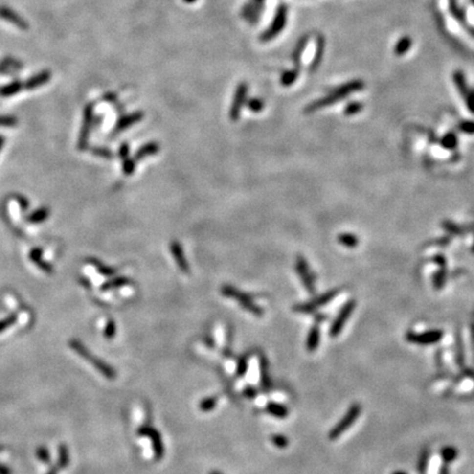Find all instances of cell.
<instances>
[{"instance_id":"1","label":"cell","mask_w":474,"mask_h":474,"mask_svg":"<svg viewBox=\"0 0 474 474\" xmlns=\"http://www.w3.org/2000/svg\"><path fill=\"white\" fill-rule=\"evenodd\" d=\"M69 347L73 349L76 354L80 356L81 358H84L86 361L91 363L94 369L97 371L102 374L103 377L107 378L108 380H114L116 378V371L113 367H111L109 363H107L106 361H103L102 359L99 358V357L93 356L90 350L86 347L83 342L78 339H71L69 340Z\"/></svg>"},{"instance_id":"2","label":"cell","mask_w":474,"mask_h":474,"mask_svg":"<svg viewBox=\"0 0 474 474\" xmlns=\"http://www.w3.org/2000/svg\"><path fill=\"white\" fill-rule=\"evenodd\" d=\"M362 87H363V84L359 80H356V81H353V83L347 84L345 86H342V87H339L338 89H336L335 91H333L331 94H328L327 97H325L323 99H320V100H317V101H315L313 103H311L310 106L306 107L305 111L306 112H313V111L320 109V108L328 107L329 105H332V103H335L337 101H339L340 99H344L347 96V94H349L351 92H355V91H357V90H361V89H362Z\"/></svg>"},{"instance_id":"3","label":"cell","mask_w":474,"mask_h":474,"mask_svg":"<svg viewBox=\"0 0 474 474\" xmlns=\"http://www.w3.org/2000/svg\"><path fill=\"white\" fill-rule=\"evenodd\" d=\"M221 293H222L224 296L231 297V299L238 302L239 305H241L244 310H246L247 312L254 314L256 316H261L264 314V310L261 309L254 300H252V297L249 294H247L245 292H242L235 287L231 286V284H225V286H223L222 289H221Z\"/></svg>"},{"instance_id":"4","label":"cell","mask_w":474,"mask_h":474,"mask_svg":"<svg viewBox=\"0 0 474 474\" xmlns=\"http://www.w3.org/2000/svg\"><path fill=\"white\" fill-rule=\"evenodd\" d=\"M361 410L362 407L358 403H354L350 406L347 410L345 416L342 417L339 422H338L335 426H334L331 431L328 434V438L331 440H336L337 438H339L344 432L348 429L349 427H351L357 421V418L360 416Z\"/></svg>"},{"instance_id":"5","label":"cell","mask_w":474,"mask_h":474,"mask_svg":"<svg viewBox=\"0 0 474 474\" xmlns=\"http://www.w3.org/2000/svg\"><path fill=\"white\" fill-rule=\"evenodd\" d=\"M442 336H444V332L441 329H431V331H426L423 333L407 332L405 338L410 344L427 346L437 344L438 341L441 340Z\"/></svg>"},{"instance_id":"6","label":"cell","mask_w":474,"mask_h":474,"mask_svg":"<svg viewBox=\"0 0 474 474\" xmlns=\"http://www.w3.org/2000/svg\"><path fill=\"white\" fill-rule=\"evenodd\" d=\"M355 308H356L355 300H349L348 302H346V303L342 305V308L340 309L339 312H338L336 318L334 319V322L331 325V328H329V336L335 338L339 335L342 331V328L345 327L346 322L350 317V315L353 314Z\"/></svg>"},{"instance_id":"7","label":"cell","mask_w":474,"mask_h":474,"mask_svg":"<svg viewBox=\"0 0 474 474\" xmlns=\"http://www.w3.org/2000/svg\"><path fill=\"white\" fill-rule=\"evenodd\" d=\"M137 435L150 438L153 445V450H154L155 459L161 460L165 454V448L159 431L152 426H143L137 430Z\"/></svg>"},{"instance_id":"8","label":"cell","mask_w":474,"mask_h":474,"mask_svg":"<svg viewBox=\"0 0 474 474\" xmlns=\"http://www.w3.org/2000/svg\"><path fill=\"white\" fill-rule=\"evenodd\" d=\"M337 294H338L337 289H335V290H332V291H328V292L325 293V294L319 295V296L316 297V299H314L313 301L309 302V303L294 305L293 311H295V312H299V313H312V312H314L315 310H317L318 308H320V306L329 303V302H331Z\"/></svg>"},{"instance_id":"9","label":"cell","mask_w":474,"mask_h":474,"mask_svg":"<svg viewBox=\"0 0 474 474\" xmlns=\"http://www.w3.org/2000/svg\"><path fill=\"white\" fill-rule=\"evenodd\" d=\"M93 119V109L91 105H88L85 108L84 111V120L83 125H81L80 135L78 138V148L79 151H85L88 146V139L90 135V131L92 128V120Z\"/></svg>"},{"instance_id":"10","label":"cell","mask_w":474,"mask_h":474,"mask_svg":"<svg viewBox=\"0 0 474 474\" xmlns=\"http://www.w3.org/2000/svg\"><path fill=\"white\" fill-rule=\"evenodd\" d=\"M295 268L297 274H299L302 282H303L304 287L310 294H314L315 293V283H314V277L311 270L309 268V265L306 263V260L302 256H299L296 258V264Z\"/></svg>"},{"instance_id":"11","label":"cell","mask_w":474,"mask_h":474,"mask_svg":"<svg viewBox=\"0 0 474 474\" xmlns=\"http://www.w3.org/2000/svg\"><path fill=\"white\" fill-rule=\"evenodd\" d=\"M247 91H248V88H247V85L245 84H241L237 87L235 91V96H234L233 102H232L231 110H229V119L232 121H237L239 119V116H241L242 108L246 102Z\"/></svg>"},{"instance_id":"12","label":"cell","mask_w":474,"mask_h":474,"mask_svg":"<svg viewBox=\"0 0 474 474\" xmlns=\"http://www.w3.org/2000/svg\"><path fill=\"white\" fill-rule=\"evenodd\" d=\"M170 252H171V256H173V258L176 261V264H177L178 268L181 270V272L189 273V271H190V268H189L188 260L186 258V256H184V252H183L181 245H180V244L177 241L171 242Z\"/></svg>"},{"instance_id":"13","label":"cell","mask_w":474,"mask_h":474,"mask_svg":"<svg viewBox=\"0 0 474 474\" xmlns=\"http://www.w3.org/2000/svg\"><path fill=\"white\" fill-rule=\"evenodd\" d=\"M143 118H144V113H143V112H139V111L133 112V113H131V114L122 116V118L118 122H116L115 128L113 130V133L118 134V133L123 132L124 130L129 129L132 125L138 123L139 121L143 120Z\"/></svg>"},{"instance_id":"14","label":"cell","mask_w":474,"mask_h":474,"mask_svg":"<svg viewBox=\"0 0 474 474\" xmlns=\"http://www.w3.org/2000/svg\"><path fill=\"white\" fill-rule=\"evenodd\" d=\"M259 371H260L261 387H263V390L265 391H269L272 386V382H271V379H270L268 360L264 355H261L259 358Z\"/></svg>"},{"instance_id":"15","label":"cell","mask_w":474,"mask_h":474,"mask_svg":"<svg viewBox=\"0 0 474 474\" xmlns=\"http://www.w3.org/2000/svg\"><path fill=\"white\" fill-rule=\"evenodd\" d=\"M284 23H286V7L282 6V7L279 8V11H278L277 16H276V19H274L273 24L271 25V28H270L268 32L265 34L264 39L268 40V39H271L272 37H274V35L279 33L280 31L283 29Z\"/></svg>"},{"instance_id":"16","label":"cell","mask_w":474,"mask_h":474,"mask_svg":"<svg viewBox=\"0 0 474 474\" xmlns=\"http://www.w3.org/2000/svg\"><path fill=\"white\" fill-rule=\"evenodd\" d=\"M319 340H320L319 326L317 324H315L311 327L308 338H306V349H308L310 353H313V351H315L318 348Z\"/></svg>"},{"instance_id":"17","label":"cell","mask_w":474,"mask_h":474,"mask_svg":"<svg viewBox=\"0 0 474 474\" xmlns=\"http://www.w3.org/2000/svg\"><path fill=\"white\" fill-rule=\"evenodd\" d=\"M0 17H1L2 19H4V20L10 21L11 23L18 25L21 29L28 28V24L25 23V21L22 20L16 12H13L11 10V9L6 8V7H0Z\"/></svg>"},{"instance_id":"18","label":"cell","mask_w":474,"mask_h":474,"mask_svg":"<svg viewBox=\"0 0 474 474\" xmlns=\"http://www.w3.org/2000/svg\"><path fill=\"white\" fill-rule=\"evenodd\" d=\"M159 152V145L156 142H150L143 145L139 150L135 153L134 159L135 160H142L144 158L148 156H153Z\"/></svg>"},{"instance_id":"19","label":"cell","mask_w":474,"mask_h":474,"mask_svg":"<svg viewBox=\"0 0 474 474\" xmlns=\"http://www.w3.org/2000/svg\"><path fill=\"white\" fill-rule=\"evenodd\" d=\"M69 450L68 447L65 444H60L57 447V466L62 470H64L69 466Z\"/></svg>"},{"instance_id":"20","label":"cell","mask_w":474,"mask_h":474,"mask_svg":"<svg viewBox=\"0 0 474 474\" xmlns=\"http://www.w3.org/2000/svg\"><path fill=\"white\" fill-rule=\"evenodd\" d=\"M49 78H51V73L47 70H44L42 73H40L37 76H34V77L29 79L28 83L25 84V89L31 90L38 88L40 86L46 84Z\"/></svg>"},{"instance_id":"21","label":"cell","mask_w":474,"mask_h":474,"mask_svg":"<svg viewBox=\"0 0 474 474\" xmlns=\"http://www.w3.org/2000/svg\"><path fill=\"white\" fill-rule=\"evenodd\" d=\"M130 279L126 277H115L113 279L109 280V281H106L101 286V291H110L114 290V289L122 288L124 286H128L130 283Z\"/></svg>"},{"instance_id":"22","label":"cell","mask_w":474,"mask_h":474,"mask_svg":"<svg viewBox=\"0 0 474 474\" xmlns=\"http://www.w3.org/2000/svg\"><path fill=\"white\" fill-rule=\"evenodd\" d=\"M267 412L277 418H286L289 415V410L286 406L274 402H270L267 405Z\"/></svg>"},{"instance_id":"23","label":"cell","mask_w":474,"mask_h":474,"mask_svg":"<svg viewBox=\"0 0 474 474\" xmlns=\"http://www.w3.org/2000/svg\"><path fill=\"white\" fill-rule=\"evenodd\" d=\"M440 454H441V459L444 460V462L449 464L458 458L459 452H458V449L454 448L452 446H445L444 448L440 450Z\"/></svg>"},{"instance_id":"24","label":"cell","mask_w":474,"mask_h":474,"mask_svg":"<svg viewBox=\"0 0 474 474\" xmlns=\"http://www.w3.org/2000/svg\"><path fill=\"white\" fill-rule=\"evenodd\" d=\"M90 261V264H91L94 268H96L99 273H101L102 276H106V277H111V276H114L115 272H116V270L113 269L112 267H110V266H107V265H103L101 261H99L97 259H89Z\"/></svg>"},{"instance_id":"25","label":"cell","mask_w":474,"mask_h":474,"mask_svg":"<svg viewBox=\"0 0 474 474\" xmlns=\"http://www.w3.org/2000/svg\"><path fill=\"white\" fill-rule=\"evenodd\" d=\"M338 242H339L341 245H344L345 247L355 248V247H357V245H358L359 239L357 238V236L354 235V234L344 233V234H339V235H338Z\"/></svg>"},{"instance_id":"26","label":"cell","mask_w":474,"mask_h":474,"mask_svg":"<svg viewBox=\"0 0 474 474\" xmlns=\"http://www.w3.org/2000/svg\"><path fill=\"white\" fill-rule=\"evenodd\" d=\"M216 404H218V397L216 396H209L203 399L200 403H199V409L202 410V412H211L212 409L215 408Z\"/></svg>"},{"instance_id":"27","label":"cell","mask_w":474,"mask_h":474,"mask_svg":"<svg viewBox=\"0 0 474 474\" xmlns=\"http://www.w3.org/2000/svg\"><path fill=\"white\" fill-rule=\"evenodd\" d=\"M21 88H22V84L20 81H15V83L4 86V87L0 89V94L3 97L12 96V94L19 92Z\"/></svg>"},{"instance_id":"28","label":"cell","mask_w":474,"mask_h":474,"mask_svg":"<svg viewBox=\"0 0 474 474\" xmlns=\"http://www.w3.org/2000/svg\"><path fill=\"white\" fill-rule=\"evenodd\" d=\"M453 79H454V83L455 85H457V87L459 89V91L460 93L462 94L463 98L467 96V84H466V79H464V76L463 74L461 73V71H457V73H454L453 75Z\"/></svg>"},{"instance_id":"29","label":"cell","mask_w":474,"mask_h":474,"mask_svg":"<svg viewBox=\"0 0 474 474\" xmlns=\"http://www.w3.org/2000/svg\"><path fill=\"white\" fill-rule=\"evenodd\" d=\"M455 348H457L455 349L457 350V362L460 367H462L464 362V351H463V344H462L461 336H460L459 333L457 334V336H455Z\"/></svg>"},{"instance_id":"30","label":"cell","mask_w":474,"mask_h":474,"mask_svg":"<svg viewBox=\"0 0 474 474\" xmlns=\"http://www.w3.org/2000/svg\"><path fill=\"white\" fill-rule=\"evenodd\" d=\"M115 334H116L115 320L111 318L108 319L105 329H103V336H105L107 339H112V338L115 337Z\"/></svg>"},{"instance_id":"31","label":"cell","mask_w":474,"mask_h":474,"mask_svg":"<svg viewBox=\"0 0 474 474\" xmlns=\"http://www.w3.org/2000/svg\"><path fill=\"white\" fill-rule=\"evenodd\" d=\"M135 167H136V160L134 158H125L124 160H122V170L126 176L132 175L135 171Z\"/></svg>"},{"instance_id":"32","label":"cell","mask_w":474,"mask_h":474,"mask_svg":"<svg viewBox=\"0 0 474 474\" xmlns=\"http://www.w3.org/2000/svg\"><path fill=\"white\" fill-rule=\"evenodd\" d=\"M441 144L445 148H448V150H453V148H455V146L458 145V138L453 133H449V134H447L444 138H442Z\"/></svg>"},{"instance_id":"33","label":"cell","mask_w":474,"mask_h":474,"mask_svg":"<svg viewBox=\"0 0 474 474\" xmlns=\"http://www.w3.org/2000/svg\"><path fill=\"white\" fill-rule=\"evenodd\" d=\"M248 370V358L246 356L239 357L237 360V367H236V374L238 377L245 376Z\"/></svg>"},{"instance_id":"34","label":"cell","mask_w":474,"mask_h":474,"mask_svg":"<svg viewBox=\"0 0 474 474\" xmlns=\"http://www.w3.org/2000/svg\"><path fill=\"white\" fill-rule=\"evenodd\" d=\"M271 442L279 449H286L287 447L289 446L288 438L284 435H281V434H277V435L271 436Z\"/></svg>"},{"instance_id":"35","label":"cell","mask_w":474,"mask_h":474,"mask_svg":"<svg viewBox=\"0 0 474 474\" xmlns=\"http://www.w3.org/2000/svg\"><path fill=\"white\" fill-rule=\"evenodd\" d=\"M446 277H447L446 268H441L439 270V271H438L435 274V277H434V286H435V288L437 289V290H440V289L442 287H444V284L446 282Z\"/></svg>"},{"instance_id":"36","label":"cell","mask_w":474,"mask_h":474,"mask_svg":"<svg viewBox=\"0 0 474 474\" xmlns=\"http://www.w3.org/2000/svg\"><path fill=\"white\" fill-rule=\"evenodd\" d=\"M362 103L361 102H351V103H348L347 105V107L345 108V114L346 115H355L356 113H358V112H360L361 110H362Z\"/></svg>"},{"instance_id":"37","label":"cell","mask_w":474,"mask_h":474,"mask_svg":"<svg viewBox=\"0 0 474 474\" xmlns=\"http://www.w3.org/2000/svg\"><path fill=\"white\" fill-rule=\"evenodd\" d=\"M296 77H297V71L296 70L286 71V73H284L282 75V77H281V84L283 86H291L296 80Z\"/></svg>"},{"instance_id":"38","label":"cell","mask_w":474,"mask_h":474,"mask_svg":"<svg viewBox=\"0 0 474 474\" xmlns=\"http://www.w3.org/2000/svg\"><path fill=\"white\" fill-rule=\"evenodd\" d=\"M47 216H48V211L46 209H41L37 212H34V213L29 218V221L32 223H39L44 221Z\"/></svg>"},{"instance_id":"39","label":"cell","mask_w":474,"mask_h":474,"mask_svg":"<svg viewBox=\"0 0 474 474\" xmlns=\"http://www.w3.org/2000/svg\"><path fill=\"white\" fill-rule=\"evenodd\" d=\"M410 47V40L408 38H403L399 43L396 45L395 52L397 55H402V54H405V52Z\"/></svg>"},{"instance_id":"40","label":"cell","mask_w":474,"mask_h":474,"mask_svg":"<svg viewBox=\"0 0 474 474\" xmlns=\"http://www.w3.org/2000/svg\"><path fill=\"white\" fill-rule=\"evenodd\" d=\"M428 460H429V451H428L427 449H424L422 451L421 457H419V461H418L419 471L425 472L426 468H427V464H428Z\"/></svg>"},{"instance_id":"41","label":"cell","mask_w":474,"mask_h":474,"mask_svg":"<svg viewBox=\"0 0 474 474\" xmlns=\"http://www.w3.org/2000/svg\"><path fill=\"white\" fill-rule=\"evenodd\" d=\"M247 107L249 108L252 112H260L264 109V102L258 98H254V99H250V100L247 102Z\"/></svg>"},{"instance_id":"42","label":"cell","mask_w":474,"mask_h":474,"mask_svg":"<svg viewBox=\"0 0 474 474\" xmlns=\"http://www.w3.org/2000/svg\"><path fill=\"white\" fill-rule=\"evenodd\" d=\"M91 152H92L93 155L100 156L102 158H107V159H110V158H112V156H113L112 152L110 150H108V148H105V147H93Z\"/></svg>"},{"instance_id":"43","label":"cell","mask_w":474,"mask_h":474,"mask_svg":"<svg viewBox=\"0 0 474 474\" xmlns=\"http://www.w3.org/2000/svg\"><path fill=\"white\" fill-rule=\"evenodd\" d=\"M459 129L462 131L463 133L467 134H474V122L472 121H463L460 123Z\"/></svg>"},{"instance_id":"44","label":"cell","mask_w":474,"mask_h":474,"mask_svg":"<svg viewBox=\"0 0 474 474\" xmlns=\"http://www.w3.org/2000/svg\"><path fill=\"white\" fill-rule=\"evenodd\" d=\"M17 124V119L13 116H0V126H13Z\"/></svg>"},{"instance_id":"45","label":"cell","mask_w":474,"mask_h":474,"mask_svg":"<svg viewBox=\"0 0 474 474\" xmlns=\"http://www.w3.org/2000/svg\"><path fill=\"white\" fill-rule=\"evenodd\" d=\"M130 154V147H129V144L128 143H123L122 145L120 146V150H119V156L121 158V160H124L125 158H128L130 157L129 156Z\"/></svg>"},{"instance_id":"46","label":"cell","mask_w":474,"mask_h":474,"mask_svg":"<svg viewBox=\"0 0 474 474\" xmlns=\"http://www.w3.org/2000/svg\"><path fill=\"white\" fill-rule=\"evenodd\" d=\"M464 99L467 100L468 109L470 110L472 113H474V90H472V91H470V92H468L467 96L464 97Z\"/></svg>"},{"instance_id":"47","label":"cell","mask_w":474,"mask_h":474,"mask_svg":"<svg viewBox=\"0 0 474 474\" xmlns=\"http://www.w3.org/2000/svg\"><path fill=\"white\" fill-rule=\"evenodd\" d=\"M243 395L247 397V399H255L257 396V390L254 386H247L246 389L243 391Z\"/></svg>"},{"instance_id":"48","label":"cell","mask_w":474,"mask_h":474,"mask_svg":"<svg viewBox=\"0 0 474 474\" xmlns=\"http://www.w3.org/2000/svg\"><path fill=\"white\" fill-rule=\"evenodd\" d=\"M439 474H449V468H448V464L445 463L444 466L441 467L440 471H439Z\"/></svg>"},{"instance_id":"49","label":"cell","mask_w":474,"mask_h":474,"mask_svg":"<svg viewBox=\"0 0 474 474\" xmlns=\"http://www.w3.org/2000/svg\"><path fill=\"white\" fill-rule=\"evenodd\" d=\"M471 338H472V342L474 344V317L471 324Z\"/></svg>"},{"instance_id":"50","label":"cell","mask_w":474,"mask_h":474,"mask_svg":"<svg viewBox=\"0 0 474 474\" xmlns=\"http://www.w3.org/2000/svg\"><path fill=\"white\" fill-rule=\"evenodd\" d=\"M3 141H4V138L2 136H0V148H1L2 145H3Z\"/></svg>"},{"instance_id":"51","label":"cell","mask_w":474,"mask_h":474,"mask_svg":"<svg viewBox=\"0 0 474 474\" xmlns=\"http://www.w3.org/2000/svg\"><path fill=\"white\" fill-rule=\"evenodd\" d=\"M392 474H407V473L404 472V471H395V472H393Z\"/></svg>"},{"instance_id":"52","label":"cell","mask_w":474,"mask_h":474,"mask_svg":"<svg viewBox=\"0 0 474 474\" xmlns=\"http://www.w3.org/2000/svg\"><path fill=\"white\" fill-rule=\"evenodd\" d=\"M210 474H222V473H220V472H218V471H213V472H211Z\"/></svg>"},{"instance_id":"53","label":"cell","mask_w":474,"mask_h":474,"mask_svg":"<svg viewBox=\"0 0 474 474\" xmlns=\"http://www.w3.org/2000/svg\"><path fill=\"white\" fill-rule=\"evenodd\" d=\"M186 1H188V2H191V1H195V0H186Z\"/></svg>"},{"instance_id":"54","label":"cell","mask_w":474,"mask_h":474,"mask_svg":"<svg viewBox=\"0 0 474 474\" xmlns=\"http://www.w3.org/2000/svg\"><path fill=\"white\" fill-rule=\"evenodd\" d=\"M473 249H474V247H473Z\"/></svg>"}]
</instances>
